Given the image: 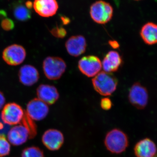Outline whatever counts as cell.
<instances>
[{
	"label": "cell",
	"instance_id": "obj_5",
	"mask_svg": "<svg viewBox=\"0 0 157 157\" xmlns=\"http://www.w3.org/2000/svg\"><path fill=\"white\" fill-rule=\"evenodd\" d=\"M128 99L130 103L137 109H144L148 103L147 90L140 82H135L129 90Z\"/></svg>",
	"mask_w": 157,
	"mask_h": 157
},
{
	"label": "cell",
	"instance_id": "obj_3",
	"mask_svg": "<svg viewBox=\"0 0 157 157\" xmlns=\"http://www.w3.org/2000/svg\"><path fill=\"white\" fill-rule=\"evenodd\" d=\"M113 9L109 3L100 0L96 1L90 7V14L94 22L105 24L110 21L113 15Z\"/></svg>",
	"mask_w": 157,
	"mask_h": 157
},
{
	"label": "cell",
	"instance_id": "obj_29",
	"mask_svg": "<svg viewBox=\"0 0 157 157\" xmlns=\"http://www.w3.org/2000/svg\"><path fill=\"white\" fill-rule=\"evenodd\" d=\"M25 6L28 9H30L33 7V4L30 1H28L25 3Z\"/></svg>",
	"mask_w": 157,
	"mask_h": 157
},
{
	"label": "cell",
	"instance_id": "obj_1",
	"mask_svg": "<svg viewBox=\"0 0 157 157\" xmlns=\"http://www.w3.org/2000/svg\"><path fill=\"white\" fill-rule=\"evenodd\" d=\"M94 90L101 95H111L116 90L118 84L117 78L111 73L102 71L92 79Z\"/></svg>",
	"mask_w": 157,
	"mask_h": 157
},
{
	"label": "cell",
	"instance_id": "obj_14",
	"mask_svg": "<svg viewBox=\"0 0 157 157\" xmlns=\"http://www.w3.org/2000/svg\"><path fill=\"white\" fill-rule=\"evenodd\" d=\"M134 152L137 157H154L157 152V146L151 139L144 138L135 144Z\"/></svg>",
	"mask_w": 157,
	"mask_h": 157
},
{
	"label": "cell",
	"instance_id": "obj_23",
	"mask_svg": "<svg viewBox=\"0 0 157 157\" xmlns=\"http://www.w3.org/2000/svg\"><path fill=\"white\" fill-rule=\"evenodd\" d=\"M11 129V126L6 124L2 120L0 114V136L6 137Z\"/></svg>",
	"mask_w": 157,
	"mask_h": 157
},
{
	"label": "cell",
	"instance_id": "obj_17",
	"mask_svg": "<svg viewBox=\"0 0 157 157\" xmlns=\"http://www.w3.org/2000/svg\"><path fill=\"white\" fill-rule=\"evenodd\" d=\"M122 63L120 54L115 51H110L106 55L102 63L104 72L111 73L116 72Z\"/></svg>",
	"mask_w": 157,
	"mask_h": 157
},
{
	"label": "cell",
	"instance_id": "obj_9",
	"mask_svg": "<svg viewBox=\"0 0 157 157\" xmlns=\"http://www.w3.org/2000/svg\"><path fill=\"white\" fill-rule=\"evenodd\" d=\"M48 112L47 104L38 98H34L28 104L25 112L33 120L40 121L47 116Z\"/></svg>",
	"mask_w": 157,
	"mask_h": 157
},
{
	"label": "cell",
	"instance_id": "obj_18",
	"mask_svg": "<svg viewBox=\"0 0 157 157\" xmlns=\"http://www.w3.org/2000/svg\"><path fill=\"white\" fill-rule=\"evenodd\" d=\"M140 36L144 42L148 45L157 44V25L147 22L141 28Z\"/></svg>",
	"mask_w": 157,
	"mask_h": 157
},
{
	"label": "cell",
	"instance_id": "obj_16",
	"mask_svg": "<svg viewBox=\"0 0 157 157\" xmlns=\"http://www.w3.org/2000/svg\"><path fill=\"white\" fill-rule=\"evenodd\" d=\"M18 78L21 83L26 86H31L39 80V74L33 66L25 65L20 68L18 72Z\"/></svg>",
	"mask_w": 157,
	"mask_h": 157
},
{
	"label": "cell",
	"instance_id": "obj_20",
	"mask_svg": "<svg viewBox=\"0 0 157 157\" xmlns=\"http://www.w3.org/2000/svg\"><path fill=\"white\" fill-rule=\"evenodd\" d=\"M21 157H44V155L41 149L36 147H31L23 151Z\"/></svg>",
	"mask_w": 157,
	"mask_h": 157
},
{
	"label": "cell",
	"instance_id": "obj_12",
	"mask_svg": "<svg viewBox=\"0 0 157 157\" xmlns=\"http://www.w3.org/2000/svg\"><path fill=\"white\" fill-rule=\"evenodd\" d=\"M7 136L9 142L15 146L21 145L28 138H32L29 130L22 124L11 128Z\"/></svg>",
	"mask_w": 157,
	"mask_h": 157
},
{
	"label": "cell",
	"instance_id": "obj_27",
	"mask_svg": "<svg viewBox=\"0 0 157 157\" xmlns=\"http://www.w3.org/2000/svg\"><path fill=\"white\" fill-rule=\"evenodd\" d=\"M6 103V99L4 94L2 92L0 91V110L3 108Z\"/></svg>",
	"mask_w": 157,
	"mask_h": 157
},
{
	"label": "cell",
	"instance_id": "obj_13",
	"mask_svg": "<svg viewBox=\"0 0 157 157\" xmlns=\"http://www.w3.org/2000/svg\"><path fill=\"white\" fill-rule=\"evenodd\" d=\"M65 46L68 53L71 56H79L85 52L86 48V40L81 35L73 36L67 40Z\"/></svg>",
	"mask_w": 157,
	"mask_h": 157
},
{
	"label": "cell",
	"instance_id": "obj_22",
	"mask_svg": "<svg viewBox=\"0 0 157 157\" xmlns=\"http://www.w3.org/2000/svg\"><path fill=\"white\" fill-rule=\"evenodd\" d=\"M50 32L54 36L60 39L64 38L67 34L66 30L61 27L57 26L52 29Z\"/></svg>",
	"mask_w": 157,
	"mask_h": 157
},
{
	"label": "cell",
	"instance_id": "obj_24",
	"mask_svg": "<svg viewBox=\"0 0 157 157\" xmlns=\"http://www.w3.org/2000/svg\"><path fill=\"white\" fill-rule=\"evenodd\" d=\"M1 26L5 30L10 31L14 29V22L10 18H6L2 21Z\"/></svg>",
	"mask_w": 157,
	"mask_h": 157
},
{
	"label": "cell",
	"instance_id": "obj_31",
	"mask_svg": "<svg viewBox=\"0 0 157 157\" xmlns=\"http://www.w3.org/2000/svg\"><path fill=\"white\" fill-rule=\"evenodd\" d=\"M135 1H139V0H135Z\"/></svg>",
	"mask_w": 157,
	"mask_h": 157
},
{
	"label": "cell",
	"instance_id": "obj_4",
	"mask_svg": "<svg viewBox=\"0 0 157 157\" xmlns=\"http://www.w3.org/2000/svg\"><path fill=\"white\" fill-rule=\"evenodd\" d=\"M42 68L44 74L48 79L55 80L60 78L65 73L67 65L61 58L48 56L43 61Z\"/></svg>",
	"mask_w": 157,
	"mask_h": 157
},
{
	"label": "cell",
	"instance_id": "obj_10",
	"mask_svg": "<svg viewBox=\"0 0 157 157\" xmlns=\"http://www.w3.org/2000/svg\"><path fill=\"white\" fill-rule=\"evenodd\" d=\"M33 7L37 14L44 17L54 16L59 9L56 0H35Z\"/></svg>",
	"mask_w": 157,
	"mask_h": 157
},
{
	"label": "cell",
	"instance_id": "obj_25",
	"mask_svg": "<svg viewBox=\"0 0 157 157\" xmlns=\"http://www.w3.org/2000/svg\"><path fill=\"white\" fill-rule=\"evenodd\" d=\"M101 105L102 109L108 110L112 107V103L109 98H104L101 100Z\"/></svg>",
	"mask_w": 157,
	"mask_h": 157
},
{
	"label": "cell",
	"instance_id": "obj_30",
	"mask_svg": "<svg viewBox=\"0 0 157 157\" xmlns=\"http://www.w3.org/2000/svg\"><path fill=\"white\" fill-rule=\"evenodd\" d=\"M154 157H157V152L156 154L155 155V156Z\"/></svg>",
	"mask_w": 157,
	"mask_h": 157
},
{
	"label": "cell",
	"instance_id": "obj_6",
	"mask_svg": "<svg viewBox=\"0 0 157 157\" xmlns=\"http://www.w3.org/2000/svg\"><path fill=\"white\" fill-rule=\"evenodd\" d=\"M25 111L22 107L15 103H10L4 107L1 114L2 119L9 125L21 123L24 117Z\"/></svg>",
	"mask_w": 157,
	"mask_h": 157
},
{
	"label": "cell",
	"instance_id": "obj_26",
	"mask_svg": "<svg viewBox=\"0 0 157 157\" xmlns=\"http://www.w3.org/2000/svg\"><path fill=\"white\" fill-rule=\"evenodd\" d=\"M108 43H109V45L114 49H117L119 48V44L116 40H109Z\"/></svg>",
	"mask_w": 157,
	"mask_h": 157
},
{
	"label": "cell",
	"instance_id": "obj_19",
	"mask_svg": "<svg viewBox=\"0 0 157 157\" xmlns=\"http://www.w3.org/2000/svg\"><path fill=\"white\" fill-rule=\"evenodd\" d=\"M14 15L15 18L19 21H27L30 19L31 12L25 6L19 5L14 8Z\"/></svg>",
	"mask_w": 157,
	"mask_h": 157
},
{
	"label": "cell",
	"instance_id": "obj_8",
	"mask_svg": "<svg viewBox=\"0 0 157 157\" xmlns=\"http://www.w3.org/2000/svg\"><path fill=\"white\" fill-rule=\"evenodd\" d=\"M102 67L101 60L95 56L83 57L78 62V69L82 74L88 77L98 75Z\"/></svg>",
	"mask_w": 157,
	"mask_h": 157
},
{
	"label": "cell",
	"instance_id": "obj_15",
	"mask_svg": "<svg viewBox=\"0 0 157 157\" xmlns=\"http://www.w3.org/2000/svg\"><path fill=\"white\" fill-rule=\"evenodd\" d=\"M36 93L38 99L47 105L55 104L59 96L56 88L48 84L40 85L37 89Z\"/></svg>",
	"mask_w": 157,
	"mask_h": 157
},
{
	"label": "cell",
	"instance_id": "obj_21",
	"mask_svg": "<svg viewBox=\"0 0 157 157\" xmlns=\"http://www.w3.org/2000/svg\"><path fill=\"white\" fill-rule=\"evenodd\" d=\"M10 145L6 137L0 136V157L5 156L9 154Z\"/></svg>",
	"mask_w": 157,
	"mask_h": 157
},
{
	"label": "cell",
	"instance_id": "obj_2",
	"mask_svg": "<svg viewBox=\"0 0 157 157\" xmlns=\"http://www.w3.org/2000/svg\"><path fill=\"white\" fill-rule=\"evenodd\" d=\"M128 139L126 134L121 130L113 129L106 135L104 144L106 148L113 154H121L128 146Z\"/></svg>",
	"mask_w": 157,
	"mask_h": 157
},
{
	"label": "cell",
	"instance_id": "obj_28",
	"mask_svg": "<svg viewBox=\"0 0 157 157\" xmlns=\"http://www.w3.org/2000/svg\"><path fill=\"white\" fill-rule=\"evenodd\" d=\"M62 22L65 25H67L70 23V19L68 17H61Z\"/></svg>",
	"mask_w": 157,
	"mask_h": 157
},
{
	"label": "cell",
	"instance_id": "obj_11",
	"mask_svg": "<svg viewBox=\"0 0 157 157\" xmlns=\"http://www.w3.org/2000/svg\"><path fill=\"white\" fill-rule=\"evenodd\" d=\"M64 136L61 132L56 129H49L43 134V144L51 151H56L61 147L64 143Z\"/></svg>",
	"mask_w": 157,
	"mask_h": 157
},
{
	"label": "cell",
	"instance_id": "obj_7",
	"mask_svg": "<svg viewBox=\"0 0 157 157\" xmlns=\"http://www.w3.org/2000/svg\"><path fill=\"white\" fill-rule=\"evenodd\" d=\"M26 52L21 45L13 44L6 47L2 53V58L7 64L16 66L21 64L25 60Z\"/></svg>",
	"mask_w": 157,
	"mask_h": 157
}]
</instances>
